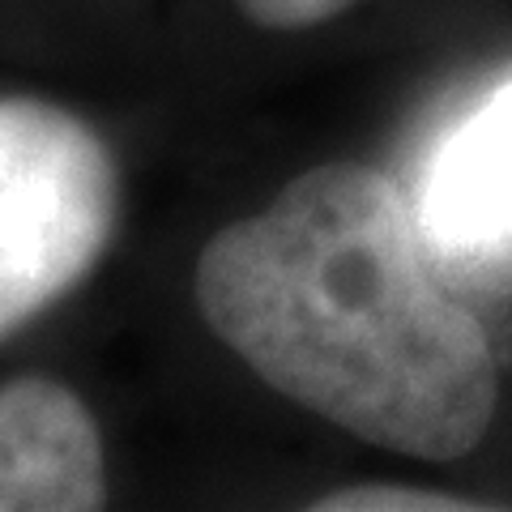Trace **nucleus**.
Instances as JSON below:
<instances>
[{"label":"nucleus","instance_id":"f257e3e1","mask_svg":"<svg viewBox=\"0 0 512 512\" xmlns=\"http://www.w3.org/2000/svg\"><path fill=\"white\" fill-rule=\"evenodd\" d=\"M192 291L265 384L367 444L453 461L495 419L487 333L436 282L419 218L376 167L291 180L205 244Z\"/></svg>","mask_w":512,"mask_h":512},{"label":"nucleus","instance_id":"f03ea898","mask_svg":"<svg viewBox=\"0 0 512 512\" xmlns=\"http://www.w3.org/2000/svg\"><path fill=\"white\" fill-rule=\"evenodd\" d=\"M116 214V163L82 120L0 99V338L90 274Z\"/></svg>","mask_w":512,"mask_h":512},{"label":"nucleus","instance_id":"7ed1b4c3","mask_svg":"<svg viewBox=\"0 0 512 512\" xmlns=\"http://www.w3.org/2000/svg\"><path fill=\"white\" fill-rule=\"evenodd\" d=\"M103 495V444L82 397L43 376L5 384L0 512H90Z\"/></svg>","mask_w":512,"mask_h":512},{"label":"nucleus","instance_id":"20e7f679","mask_svg":"<svg viewBox=\"0 0 512 512\" xmlns=\"http://www.w3.org/2000/svg\"><path fill=\"white\" fill-rule=\"evenodd\" d=\"M419 227L457 261L512 252V82L444 137L423 175Z\"/></svg>","mask_w":512,"mask_h":512},{"label":"nucleus","instance_id":"39448f33","mask_svg":"<svg viewBox=\"0 0 512 512\" xmlns=\"http://www.w3.org/2000/svg\"><path fill=\"white\" fill-rule=\"evenodd\" d=\"M312 508L316 512H461V508L470 512L483 504L419 487H346V491H329Z\"/></svg>","mask_w":512,"mask_h":512},{"label":"nucleus","instance_id":"423d86ee","mask_svg":"<svg viewBox=\"0 0 512 512\" xmlns=\"http://www.w3.org/2000/svg\"><path fill=\"white\" fill-rule=\"evenodd\" d=\"M350 5L355 0H239V9L265 30H308L338 18Z\"/></svg>","mask_w":512,"mask_h":512}]
</instances>
